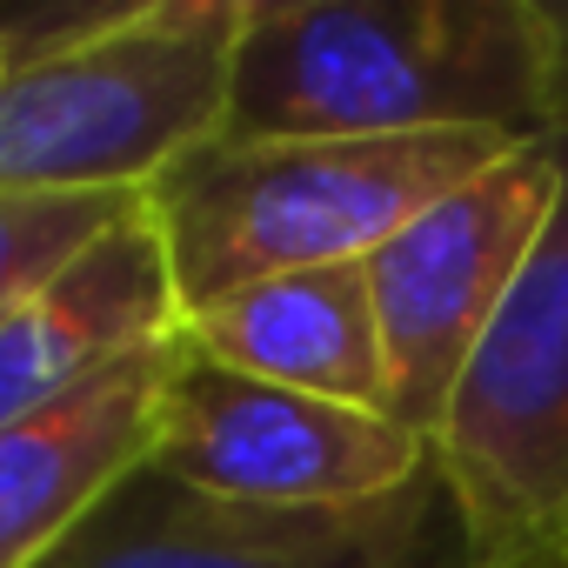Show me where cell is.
<instances>
[{
  "instance_id": "6da1fadb",
  "label": "cell",
  "mask_w": 568,
  "mask_h": 568,
  "mask_svg": "<svg viewBox=\"0 0 568 568\" xmlns=\"http://www.w3.org/2000/svg\"><path fill=\"white\" fill-rule=\"evenodd\" d=\"M568 141L541 0H247L221 141Z\"/></svg>"
},
{
  "instance_id": "7a4b0ae2",
  "label": "cell",
  "mask_w": 568,
  "mask_h": 568,
  "mask_svg": "<svg viewBox=\"0 0 568 568\" xmlns=\"http://www.w3.org/2000/svg\"><path fill=\"white\" fill-rule=\"evenodd\" d=\"M247 0L68 14L0 41V194H148L221 141Z\"/></svg>"
},
{
  "instance_id": "3957f363",
  "label": "cell",
  "mask_w": 568,
  "mask_h": 568,
  "mask_svg": "<svg viewBox=\"0 0 568 568\" xmlns=\"http://www.w3.org/2000/svg\"><path fill=\"white\" fill-rule=\"evenodd\" d=\"M521 141L382 134V141H207L141 201L161 227L181 322L274 274L362 267L428 201Z\"/></svg>"
},
{
  "instance_id": "277c9868",
  "label": "cell",
  "mask_w": 568,
  "mask_h": 568,
  "mask_svg": "<svg viewBox=\"0 0 568 568\" xmlns=\"http://www.w3.org/2000/svg\"><path fill=\"white\" fill-rule=\"evenodd\" d=\"M435 455L475 568H548L568 555V174L541 247L455 388Z\"/></svg>"
},
{
  "instance_id": "5b68a950",
  "label": "cell",
  "mask_w": 568,
  "mask_h": 568,
  "mask_svg": "<svg viewBox=\"0 0 568 568\" xmlns=\"http://www.w3.org/2000/svg\"><path fill=\"white\" fill-rule=\"evenodd\" d=\"M561 174V141H521L428 201L395 241L362 261L388 362V422L415 428L422 442L442 435L481 335L495 328L528 254L548 234Z\"/></svg>"
},
{
  "instance_id": "8992f818",
  "label": "cell",
  "mask_w": 568,
  "mask_h": 568,
  "mask_svg": "<svg viewBox=\"0 0 568 568\" xmlns=\"http://www.w3.org/2000/svg\"><path fill=\"white\" fill-rule=\"evenodd\" d=\"M34 568H475V541L442 455L355 508H247L134 468Z\"/></svg>"
},
{
  "instance_id": "52a82bcc",
  "label": "cell",
  "mask_w": 568,
  "mask_h": 568,
  "mask_svg": "<svg viewBox=\"0 0 568 568\" xmlns=\"http://www.w3.org/2000/svg\"><path fill=\"white\" fill-rule=\"evenodd\" d=\"M435 462V442L415 428L295 395L234 368L201 362L187 342L161 382V422L148 468L247 508H355L408 488Z\"/></svg>"
},
{
  "instance_id": "ba28073f",
  "label": "cell",
  "mask_w": 568,
  "mask_h": 568,
  "mask_svg": "<svg viewBox=\"0 0 568 568\" xmlns=\"http://www.w3.org/2000/svg\"><path fill=\"white\" fill-rule=\"evenodd\" d=\"M181 355V328L88 388L0 428V568L48 561L134 468L154 455L161 382Z\"/></svg>"
},
{
  "instance_id": "9c48e42d",
  "label": "cell",
  "mask_w": 568,
  "mask_h": 568,
  "mask_svg": "<svg viewBox=\"0 0 568 568\" xmlns=\"http://www.w3.org/2000/svg\"><path fill=\"white\" fill-rule=\"evenodd\" d=\"M181 328L174 267L148 201L121 214L74 267L0 322V428L88 388L114 362L168 342Z\"/></svg>"
},
{
  "instance_id": "30bf717a",
  "label": "cell",
  "mask_w": 568,
  "mask_h": 568,
  "mask_svg": "<svg viewBox=\"0 0 568 568\" xmlns=\"http://www.w3.org/2000/svg\"><path fill=\"white\" fill-rule=\"evenodd\" d=\"M181 342L214 368L388 415V362L368 267H308L254 281L241 295L194 308L181 322Z\"/></svg>"
},
{
  "instance_id": "8fae6325",
  "label": "cell",
  "mask_w": 568,
  "mask_h": 568,
  "mask_svg": "<svg viewBox=\"0 0 568 568\" xmlns=\"http://www.w3.org/2000/svg\"><path fill=\"white\" fill-rule=\"evenodd\" d=\"M141 194H0V322L74 267Z\"/></svg>"
},
{
  "instance_id": "7c38bea8",
  "label": "cell",
  "mask_w": 568,
  "mask_h": 568,
  "mask_svg": "<svg viewBox=\"0 0 568 568\" xmlns=\"http://www.w3.org/2000/svg\"><path fill=\"white\" fill-rule=\"evenodd\" d=\"M548 568H568V555H561V561H548Z\"/></svg>"
},
{
  "instance_id": "4fadbf2b",
  "label": "cell",
  "mask_w": 568,
  "mask_h": 568,
  "mask_svg": "<svg viewBox=\"0 0 568 568\" xmlns=\"http://www.w3.org/2000/svg\"><path fill=\"white\" fill-rule=\"evenodd\" d=\"M0 68H8V54H0Z\"/></svg>"
}]
</instances>
